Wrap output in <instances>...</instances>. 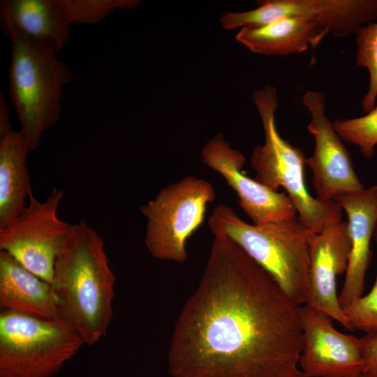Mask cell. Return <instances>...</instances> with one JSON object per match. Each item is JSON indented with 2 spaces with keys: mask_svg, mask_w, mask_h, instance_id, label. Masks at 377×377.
<instances>
[{
  "mask_svg": "<svg viewBox=\"0 0 377 377\" xmlns=\"http://www.w3.org/2000/svg\"><path fill=\"white\" fill-rule=\"evenodd\" d=\"M297 304L226 236H214L200 281L175 324L172 377H298Z\"/></svg>",
  "mask_w": 377,
  "mask_h": 377,
  "instance_id": "1",
  "label": "cell"
},
{
  "mask_svg": "<svg viewBox=\"0 0 377 377\" xmlns=\"http://www.w3.org/2000/svg\"><path fill=\"white\" fill-rule=\"evenodd\" d=\"M115 281L97 232L83 220L71 225L55 260L52 286L63 317L89 346L107 334Z\"/></svg>",
  "mask_w": 377,
  "mask_h": 377,
  "instance_id": "2",
  "label": "cell"
},
{
  "mask_svg": "<svg viewBox=\"0 0 377 377\" xmlns=\"http://www.w3.org/2000/svg\"><path fill=\"white\" fill-rule=\"evenodd\" d=\"M214 236H226L268 272L298 305L309 289L310 242L314 235L298 216L257 225L243 221L226 205L215 207L208 220Z\"/></svg>",
  "mask_w": 377,
  "mask_h": 377,
  "instance_id": "3",
  "label": "cell"
},
{
  "mask_svg": "<svg viewBox=\"0 0 377 377\" xmlns=\"http://www.w3.org/2000/svg\"><path fill=\"white\" fill-rule=\"evenodd\" d=\"M9 96L30 151L61 117L64 87L72 72L52 45L24 37L10 39Z\"/></svg>",
  "mask_w": 377,
  "mask_h": 377,
  "instance_id": "4",
  "label": "cell"
},
{
  "mask_svg": "<svg viewBox=\"0 0 377 377\" xmlns=\"http://www.w3.org/2000/svg\"><path fill=\"white\" fill-rule=\"evenodd\" d=\"M253 102L259 113L265 142L253 149L251 165L255 179L274 191L283 187L293 202L298 218L313 234L342 221V209L334 201L313 198L304 180L306 159L303 151L279 134L275 123L278 97L274 87L267 84L254 91Z\"/></svg>",
  "mask_w": 377,
  "mask_h": 377,
  "instance_id": "5",
  "label": "cell"
},
{
  "mask_svg": "<svg viewBox=\"0 0 377 377\" xmlns=\"http://www.w3.org/2000/svg\"><path fill=\"white\" fill-rule=\"evenodd\" d=\"M84 344L64 318L0 313V377H53Z\"/></svg>",
  "mask_w": 377,
  "mask_h": 377,
  "instance_id": "6",
  "label": "cell"
},
{
  "mask_svg": "<svg viewBox=\"0 0 377 377\" xmlns=\"http://www.w3.org/2000/svg\"><path fill=\"white\" fill-rule=\"evenodd\" d=\"M215 197L211 183L193 175L163 187L140 207L147 219L145 243L150 254L158 260L185 262L186 242L203 223L207 205Z\"/></svg>",
  "mask_w": 377,
  "mask_h": 377,
  "instance_id": "7",
  "label": "cell"
},
{
  "mask_svg": "<svg viewBox=\"0 0 377 377\" xmlns=\"http://www.w3.org/2000/svg\"><path fill=\"white\" fill-rule=\"evenodd\" d=\"M63 197V191L55 187L40 202L31 191L22 212L0 228V251L52 285L57 256L71 228L57 215Z\"/></svg>",
  "mask_w": 377,
  "mask_h": 377,
  "instance_id": "8",
  "label": "cell"
},
{
  "mask_svg": "<svg viewBox=\"0 0 377 377\" xmlns=\"http://www.w3.org/2000/svg\"><path fill=\"white\" fill-rule=\"evenodd\" d=\"M244 12H227L220 19L228 30L260 26L286 17L316 21L329 34L346 37L377 20V0H265Z\"/></svg>",
  "mask_w": 377,
  "mask_h": 377,
  "instance_id": "9",
  "label": "cell"
},
{
  "mask_svg": "<svg viewBox=\"0 0 377 377\" xmlns=\"http://www.w3.org/2000/svg\"><path fill=\"white\" fill-rule=\"evenodd\" d=\"M302 102L311 117L307 128L315 140L313 153L306 158V164L312 172L317 198L334 201L341 195L363 189L350 154L326 115L325 94L306 91Z\"/></svg>",
  "mask_w": 377,
  "mask_h": 377,
  "instance_id": "10",
  "label": "cell"
},
{
  "mask_svg": "<svg viewBox=\"0 0 377 377\" xmlns=\"http://www.w3.org/2000/svg\"><path fill=\"white\" fill-rule=\"evenodd\" d=\"M302 332L298 366L309 377H357L363 372L360 338L335 329L332 318L306 305L300 307Z\"/></svg>",
  "mask_w": 377,
  "mask_h": 377,
  "instance_id": "11",
  "label": "cell"
},
{
  "mask_svg": "<svg viewBox=\"0 0 377 377\" xmlns=\"http://www.w3.org/2000/svg\"><path fill=\"white\" fill-rule=\"evenodd\" d=\"M201 158L235 192L239 207L253 224L262 225L297 217V210L286 193L274 191L243 173L244 156L239 150L231 148L221 134H217L205 145Z\"/></svg>",
  "mask_w": 377,
  "mask_h": 377,
  "instance_id": "12",
  "label": "cell"
},
{
  "mask_svg": "<svg viewBox=\"0 0 377 377\" xmlns=\"http://www.w3.org/2000/svg\"><path fill=\"white\" fill-rule=\"evenodd\" d=\"M348 223L340 221L314 234L310 242L309 289L304 305L327 314L349 330L337 288L346 273L350 252Z\"/></svg>",
  "mask_w": 377,
  "mask_h": 377,
  "instance_id": "13",
  "label": "cell"
},
{
  "mask_svg": "<svg viewBox=\"0 0 377 377\" xmlns=\"http://www.w3.org/2000/svg\"><path fill=\"white\" fill-rule=\"evenodd\" d=\"M348 217L350 241L348 265L339 295L343 309L362 295L372 253L370 248L377 226V185L337 197L334 200Z\"/></svg>",
  "mask_w": 377,
  "mask_h": 377,
  "instance_id": "14",
  "label": "cell"
},
{
  "mask_svg": "<svg viewBox=\"0 0 377 377\" xmlns=\"http://www.w3.org/2000/svg\"><path fill=\"white\" fill-rule=\"evenodd\" d=\"M71 25L63 0L0 1V27L10 40L24 37L50 44L59 52L71 36Z\"/></svg>",
  "mask_w": 377,
  "mask_h": 377,
  "instance_id": "15",
  "label": "cell"
},
{
  "mask_svg": "<svg viewBox=\"0 0 377 377\" xmlns=\"http://www.w3.org/2000/svg\"><path fill=\"white\" fill-rule=\"evenodd\" d=\"M0 307L46 320L63 317L53 286L0 251Z\"/></svg>",
  "mask_w": 377,
  "mask_h": 377,
  "instance_id": "16",
  "label": "cell"
},
{
  "mask_svg": "<svg viewBox=\"0 0 377 377\" xmlns=\"http://www.w3.org/2000/svg\"><path fill=\"white\" fill-rule=\"evenodd\" d=\"M329 31L320 23L302 17H286L272 22L242 27L237 40L251 52L275 56L301 54L315 49Z\"/></svg>",
  "mask_w": 377,
  "mask_h": 377,
  "instance_id": "17",
  "label": "cell"
},
{
  "mask_svg": "<svg viewBox=\"0 0 377 377\" xmlns=\"http://www.w3.org/2000/svg\"><path fill=\"white\" fill-rule=\"evenodd\" d=\"M29 151L20 130L0 135V228L10 224L27 205L31 192Z\"/></svg>",
  "mask_w": 377,
  "mask_h": 377,
  "instance_id": "18",
  "label": "cell"
},
{
  "mask_svg": "<svg viewBox=\"0 0 377 377\" xmlns=\"http://www.w3.org/2000/svg\"><path fill=\"white\" fill-rule=\"evenodd\" d=\"M356 64L367 69L369 83L361 105L365 113L371 110L377 98V22L362 26L355 32Z\"/></svg>",
  "mask_w": 377,
  "mask_h": 377,
  "instance_id": "19",
  "label": "cell"
},
{
  "mask_svg": "<svg viewBox=\"0 0 377 377\" xmlns=\"http://www.w3.org/2000/svg\"><path fill=\"white\" fill-rule=\"evenodd\" d=\"M332 123L341 140L357 145L367 158L374 156L377 145V105L362 117L337 119Z\"/></svg>",
  "mask_w": 377,
  "mask_h": 377,
  "instance_id": "20",
  "label": "cell"
},
{
  "mask_svg": "<svg viewBox=\"0 0 377 377\" xmlns=\"http://www.w3.org/2000/svg\"><path fill=\"white\" fill-rule=\"evenodd\" d=\"M66 13L73 24H96L120 8H135L134 0H64Z\"/></svg>",
  "mask_w": 377,
  "mask_h": 377,
  "instance_id": "21",
  "label": "cell"
},
{
  "mask_svg": "<svg viewBox=\"0 0 377 377\" xmlns=\"http://www.w3.org/2000/svg\"><path fill=\"white\" fill-rule=\"evenodd\" d=\"M374 237L377 244V226ZM349 330L377 335V277L369 293L343 309Z\"/></svg>",
  "mask_w": 377,
  "mask_h": 377,
  "instance_id": "22",
  "label": "cell"
},
{
  "mask_svg": "<svg viewBox=\"0 0 377 377\" xmlns=\"http://www.w3.org/2000/svg\"><path fill=\"white\" fill-rule=\"evenodd\" d=\"M360 339L363 356L362 374L377 377V335L364 334Z\"/></svg>",
  "mask_w": 377,
  "mask_h": 377,
  "instance_id": "23",
  "label": "cell"
},
{
  "mask_svg": "<svg viewBox=\"0 0 377 377\" xmlns=\"http://www.w3.org/2000/svg\"><path fill=\"white\" fill-rule=\"evenodd\" d=\"M12 130L9 119L8 104L1 94L0 96V135Z\"/></svg>",
  "mask_w": 377,
  "mask_h": 377,
  "instance_id": "24",
  "label": "cell"
},
{
  "mask_svg": "<svg viewBox=\"0 0 377 377\" xmlns=\"http://www.w3.org/2000/svg\"><path fill=\"white\" fill-rule=\"evenodd\" d=\"M298 377H309V376H305L304 374H303L301 372V374L299 375ZM357 377H370V376H367V375H365V374H361L360 376H357Z\"/></svg>",
  "mask_w": 377,
  "mask_h": 377,
  "instance_id": "25",
  "label": "cell"
}]
</instances>
